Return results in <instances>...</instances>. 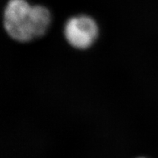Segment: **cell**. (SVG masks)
Returning a JSON list of instances; mask_svg holds the SVG:
<instances>
[{"label":"cell","instance_id":"2","mask_svg":"<svg viewBox=\"0 0 158 158\" xmlns=\"http://www.w3.org/2000/svg\"><path fill=\"white\" fill-rule=\"evenodd\" d=\"M64 35L68 43L74 48L86 49L95 41L98 27L92 18L78 15L71 18L66 23Z\"/></svg>","mask_w":158,"mask_h":158},{"label":"cell","instance_id":"1","mask_svg":"<svg viewBox=\"0 0 158 158\" xmlns=\"http://www.w3.org/2000/svg\"><path fill=\"white\" fill-rule=\"evenodd\" d=\"M51 23L48 10L31 5L26 0H10L4 13L7 33L19 42H29L43 36Z\"/></svg>","mask_w":158,"mask_h":158},{"label":"cell","instance_id":"3","mask_svg":"<svg viewBox=\"0 0 158 158\" xmlns=\"http://www.w3.org/2000/svg\"><path fill=\"white\" fill-rule=\"evenodd\" d=\"M138 158H144V157H138Z\"/></svg>","mask_w":158,"mask_h":158}]
</instances>
